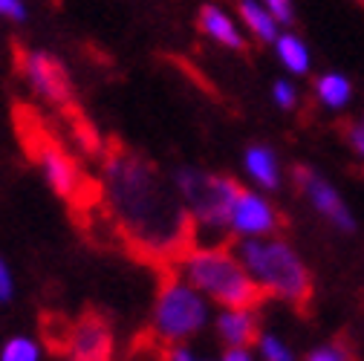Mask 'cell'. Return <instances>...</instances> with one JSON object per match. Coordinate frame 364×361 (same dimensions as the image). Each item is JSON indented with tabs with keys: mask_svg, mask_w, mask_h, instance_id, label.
I'll return each instance as SVG.
<instances>
[{
	"mask_svg": "<svg viewBox=\"0 0 364 361\" xmlns=\"http://www.w3.org/2000/svg\"><path fill=\"white\" fill-rule=\"evenodd\" d=\"M105 191L124 240L136 243L151 260L173 269L191 249H197V225L162 173L130 148L105 151Z\"/></svg>",
	"mask_w": 364,
	"mask_h": 361,
	"instance_id": "obj_1",
	"label": "cell"
},
{
	"mask_svg": "<svg viewBox=\"0 0 364 361\" xmlns=\"http://www.w3.org/2000/svg\"><path fill=\"white\" fill-rule=\"evenodd\" d=\"M173 269L197 292L208 295L225 309H257L269 298L229 246H197Z\"/></svg>",
	"mask_w": 364,
	"mask_h": 361,
	"instance_id": "obj_2",
	"label": "cell"
},
{
	"mask_svg": "<svg viewBox=\"0 0 364 361\" xmlns=\"http://www.w3.org/2000/svg\"><path fill=\"white\" fill-rule=\"evenodd\" d=\"M237 257L246 266V272L266 289L269 298H281L298 312H306L312 306V295H315L312 275L287 240L246 237L237 243Z\"/></svg>",
	"mask_w": 364,
	"mask_h": 361,
	"instance_id": "obj_3",
	"label": "cell"
},
{
	"mask_svg": "<svg viewBox=\"0 0 364 361\" xmlns=\"http://www.w3.org/2000/svg\"><path fill=\"white\" fill-rule=\"evenodd\" d=\"M176 194L182 197V205L188 208L197 232H229L235 203L243 191V185L235 176L225 173H205L200 168H179L173 176Z\"/></svg>",
	"mask_w": 364,
	"mask_h": 361,
	"instance_id": "obj_4",
	"label": "cell"
},
{
	"mask_svg": "<svg viewBox=\"0 0 364 361\" xmlns=\"http://www.w3.org/2000/svg\"><path fill=\"white\" fill-rule=\"evenodd\" d=\"M208 321V303L176 269H168L154 303V338L165 347L186 344Z\"/></svg>",
	"mask_w": 364,
	"mask_h": 361,
	"instance_id": "obj_5",
	"label": "cell"
},
{
	"mask_svg": "<svg viewBox=\"0 0 364 361\" xmlns=\"http://www.w3.org/2000/svg\"><path fill=\"white\" fill-rule=\"evenodd\" d=\"M21 124H26V122H21ZM21 133H23V145L29 148L32 159L41 165L50 188L61 200H67L73 205H93V200H96L93 183L84 176V171L78 168L75 156L55 136H50V133L43 130L38 122L26 124V130L21 127Z\"/></svg>",
	"mask_w": 364,
	"mask_h": 361,
	"instance_id": "obj_6",
	"label": "cell"
},
{
	"mask_svg": "<svg viewBox=\"0 0 364 361\" xmlns=\"http://www.w3.org/2000/svg\"><path fill=\"white\" fill-rule=\"evenodd\" d=\"M21 70H23V78L29 81V87L43 102L64 107V110L73 107V99H75L73 81H70L64 64L55 55H50V53H23Z\"/></svg>",
	"mask_w": 364,
	"mask_h": 361,
	"instance_id": "obj_7",
	"label": "cell"
},
{
	"mask_svg": "<svg viewBox=\"0 0 364 361\" xmlns=\"http://www.w3.org/2000/svg\"><path fill=\"white\" fill-rule=\"evenodd\" d=\"M287 225L284 214L272 205L266 197L255 194V191H240L235 211H232V222L229 232L237 237H275L281 229Z\"/></svg>",
	"mask_w": 364,
	"mask_h": 361,
	"instance_id": "obj_8",
	"label": "cell"
},
{
	"mask_svg": "<svg viewBox=\"0 0 364 361\" xmlns=\"http://www.w3.org/2000/svg\"><path fill=\"white\" fill-rule=\"evenodd\" d=\"M67 352L73 361H113V327L105 315L87 312L67 330Z\"/></svg>",
	"mask_w": 364,
	"mask_h": 361,
	"instance_id": "obj_9",
	"label": "cell"
},
{
	"mask_svg": "<svg viewBox=\"0 0 364 361\" xmlns=\"http://www.w3.org/2000/svg\"><path fill=\"white\" fill-rule=\"evenodd\" d=\"M292 183H295V188H298L318 211H321L330 222H336L341 232H353V217H350V211L344 208L341 197H338L336 188H333L330 183H324V179L318 176L312 168L295 165V168H292Z\"/></svg>",
	"mask_w": 364,
	"mask_h": 361,
	"instance_id": "obj_10",
	"label": "cell"
},
{
	"mask_svg": "<svg viewBox=\"0 0 364 361\" xmlns=\"http://www.w3.org/2000/svg\"><path fill=\"white\" fill-rule=\"evenodd\" d=\"M217 333L229 350H249L260 341V324L255 309H223L217 315Z\"/></svg>",
	"mask_w": 364,
	"mask_h": 361,
	"instance_id": "obj_11",
	"label": "cell"
},
{
	"mask_svg": "<svg viewBox=\"0 0 364 361\" xmlns=\"http://www.w3.org/2000/svg\"><path fill=\"white\" fill-rule=\"evenodd\" d=\"M200 29L211 41H217L220 47H225V50H237V53H246L249 50V43L240 35V29L235 26V21L225 15L220 6H214V4H205L200 9Z\"/></svg>",
	"mask_w": 364,
	"mask_h": 361,
	"instance_id": "obj_12",
	"label": "cell"
},
{
	"mask_svg": "<svg viewBox=\"0 0 364 361\" xmlns=\"http://www.w3.org/2000/svg\"><path fill=\"white\" fill-rule=\"evenodd\" d=\"M246 171L255 176V183L263 185L266 191H275L281 183V171H278V156L266 145H252L246 151Z\"/></svg>",
	"mask_w": 364,
	"mask_h": 361,
	"instance_id": "obj_13",
	"label": "cell"
},
{
	"mask_svg": "<svg viewBox=\"0 0 364 361\" xmlns=\"http://www.w3.org/2000/svg\"><path fill=\"white\" fill-rule=\"evenodd\" d=\"M237 9H240V18L243 23L249 26V32L263 41V43H275L281 35H278V21L269 9H263L257 0H237Z\"/></svg>",
	"mask_w": 364,
	"mask_h": 361,
	"instance_id": "obj_14",
	"label": "cell"
},
{
	"mask_svg": "<svg viewBox=\"0 0 364 361\" xmlns=\"http://www.w3.org/2000/svg\"><path fill=\"white\" fill-rule=\"evenodd\" d=\"M315 93H318V99H321L324 104H330V107H341V104L350 102L353 87H350V81H347L344 75H338V72H327V75L318 78Z\"/></svg>",
	"mask_w": 364,
	"mask_h": 361,
	"instance_id": "obj_15",
	"label": "cell"
},
{
	"mask_svg": "<svg viewBox=\"0 0 364 361\" xmlns=\"http://www.w3.org/2000/svg\"><path fill=\"white\" fill-rule=\"evenodd\" d=\"M275 50H278L281 64L289 72H306L309 70V53H306V47H304V43L295 35H281L275 41Z\"/></svg>",
	"mask_w": 364,
	"mask_h": 361,
	"instance_id": "obj_16",
	"label": "cell"
},
{
	"mask_svg": "<svg viewBox=\"0 0 364 361\" xmlns=\"http://www.w3.org/2000/svg\"><path fill=\"white\" fill-rule=\"evenodd\" d=\"M38 358H41V347L26 335L9 338L4 350H0V361H38Z\"/></svg>",
	"mask_w": 364,
	"mask_h": 361,
	"instance_id": "obj_17",
	"label": "cell"
},
{
	"mask_svg": "<svg viewBox=\"0 0 364 361\" xmlns=\"http://www.w3.org/2000/svg\"><path fill=\"white\" fill-rule=\"evenodd\" d=\"M306 361H355V355H353V347H350L347 341L336 338V341L327 344V347L312 350Z\"/></svg>",
	"mask_w": 364,
	"mask_h": 361,
	"instance_id": "obj_18",
	"label": "cell"
},
{
	"mask_svg": "<svg viewBox=\"0 0 364 361\" xmlns=\"http://www.w3.org/2000/svg\"><path fill=\"white\" fill-rule=\"evenodd\" d=\"M257 347H260V355H263L266 361H292L289 347H287V344H281L275 335H260Z\"/></svg>",
	"mask_w": 364,
	"mask_h": 361,
	"instance_id": "obj_19",
	"label": "cell"
},
{
	"mask_svg": "<svg viewBox=\"0 0 364 361\" xmlns=\"http://www.w3.org/2000/svg\"><path fill=\"white\" fill-rule=\"evenodd\" d=\"M341 133H344L347 145L364 156V124H353V122H344V124H341Z\"/></svg>",
	"mask_w": 364,
	"mask_h": 361,
	"instance_id": "obj_20",
	"label": "cell"
},
{
	"mask_svg": "<svg viewBox=\"0 0 364 361\" xmlns=\"http://www.w3.org/2000/svg\"><path fill=\"white\" fill-rule=\"evenodd\" d=\"M272 93H275V102H278L284 110H292V107H295V102H298V93H295V87H292L289 81H278Z\"/></svg>",
	"mask_w": 364,
	"mask_h": 361,
	"instance_id": "obj_21",
	"label": "cell"
},
{
	"mask_svg": "<svg viewBox=\"0 0 364 361\" xmlns=\"http://www.w3.org/2000/svg\"><path fill=\"white\" fill-rule=\"evenodd\" d=\"M15 295V278H12V269L6 266V260L0 257V303L12 301Z\"/></svg>",
	"mask_w": 364,
	"mask_h": 361,
	"instance_id": "obj_22",
	"label": "cell"
},
{
	"mask_svg": "<svg viewBox=\"0 0 364 361\" xmlns=\"http://www.w3.org/2000/svg\"><path fill=\"white\" fill-rule=\"evenodd\" d=\"M278 23H292V0H263Z\"/></svg>",
	"mask_w": 364,
	"mask_h": 361,
	"instance_id": "obj_23",
	"label": "cell"
},
{
	"mask_svg": "<svg viewBox=\"0 0 364 361\" xmlns=\"http://www.w3.org/2000/svg\"><path fill=\"white\" fill-rule=\"evenodd\" d=\"M0 18L26 21V6H23V0H0Z\"/></svg>",
	"mask_w": 364,
	"mask_h": 361,
	"instance_id": "obj_24",
	"label": "cell"
},
{
	"mask_svg": "<svg viewBox=\"0 0 364 361\" xmlns=\"http://www.w3.org/2000/svg\"><path fill=\"white\" fill-rule=\"evenodd\" d=\"M145 344H148V352H139L142 361H168V347L165 344H159L154 335L145 338Z\"/></svg>",
	"mask_w": 364,
	"mask_h": 361,
	"instance_id": "obj_25",
	"label": "cell"
},
{
	"mask_svg": "<svg viewBox=\"0 0 364 361\" xmlns=\"http://www.w3.org/2000/svg\"><path fill=\"white\" fill-rule=\"evenodd\" d=\"M168 361H203V358H197L186 344H176V347H168Z\"/></svg>",
	"mask_w": 364,
	"mask_h": 361,
	"instance_id": "obj_26",
	"label": "cell"
},
{
	"mask_svg": "<svg viewBox=\"0 0 364 361\" xmlns=\"http://www.w3.org/2000/svg\"><path fill=\"white\" fill-rule=\"evenodd\" d=\"M223 361H252V355H249V350H225Z\"/></svg>",
	"mask_w": 364,
	"mask_h": 361,
	"instance_id": "obj_27",
	"label": "cell"
},
{
	"mask_svg": "<svg viewBox=\"0 0 364 361\" xmlns=\"http://www.w3.org/2000/svg\"><path fill=\"white\" fill-rule=\"evenodd\" d=\"M358 4H364V0H358Z\"/></svg>",
	"mask_w": 364,
	"mask_h": 361,
	"instance_id": "obj_28",
	"label": "cell"
}]
</instances>
